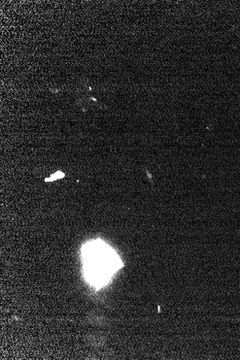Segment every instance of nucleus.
<instances>
[{
    "label": "nucleus",
    "instance_id": "f257e3e1",
    "mask_svg": "<svg viewBox=\"0 0 240 360\" xmlns=\"http://www.w3.org/2000/svg\"><path fill=\"white\" fill-rule=\"evenodd\" d=\"M87 276L92 282L102 284L120 268V259L106 245L98 243L90 245L86 251Z\"/></svg>",
    "mask_w": 240,
    "mask_h": 360
}]
</instances>
